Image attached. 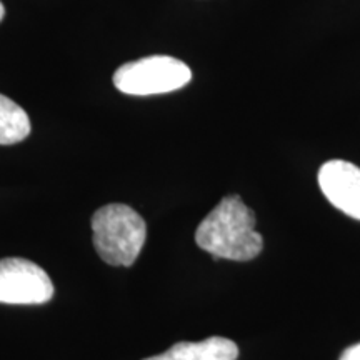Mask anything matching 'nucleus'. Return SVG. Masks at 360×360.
Returning a JSON list of instances; mask_svg holds the SVG:
<instances>
[{
  "label": "nucleus",
  "mask_w": 360,
  "mask_h": 360,
  "mask_svg": "<svg viewBox=\"0 0 360 360\" xmlns=\"http://www.w3.org/2000/svg\"><path fill=\"white\" fill-rule=\"evenodd\" d=\"M92 232L94 245L103 262L130 267L146 244L147 225L132 207L109 204L94 214Z\"/></svg>",
  "instance_id": "2"
},
{
  "label": "nucleus",
  "mask_w": 360,
  "mask_h": 360,
  "mask_svg": "<svg viewBox=\"0 0 360 360\" xmlns=\"http://www.w3.org/2000/svg\"><path fill=\"white\" fill-rule=\"evenodd\" d=\"M191 79L192 70L182 60L152 56L119 67L114 74V85L127 96H154L186 87Z\"/></svg>",
  "instance_id": "3"
},
{
  "label": "nucleus",
  "mask_w": 360,
  "mask_h": 360,
  "mask_svg": "<svg viewBox=\"0 0 360 360\" xmlns=\"http://www.w3.org/2000/svg\"><path fill=\"white\" fill-rule=\"evenodd\" d=\"M236 342L225 337H209L202 342H179L165 350L143 360H237Z\"/></svg>",
  "instance_id": "6"
},
{
  "label": "nucleus",
  "mask_w": 360,
  "mask_h": 360,
  "mask_svg": "<svg viewBox=\"0 0 360 360\" xmlns=\"http://www.w3.org/2000/svg\"><path fill=\"white\" fill-rule=\"evenodd\" d=\"M195 242L215 259H255L262 252L264 238L255 231V215L238 195H227L197 227Z\"/></svg>",
  "instance_id": "1"
},
{
  "label": "nucleus",
  "mask_w": 360,
  "mask_h": 360,
  "mask_svg": "<svg viewBox=\"0 0 360 360\" xmlns=\"http://www.w3.org/2000/svg\"><path fill=\"white\" fill-rule=\"evenodd\" d=\"M319 186L327 200L360 220V169L347 160H328L319 170Z\"/></svg>",
  "instance_id": "5"
},
{
  "label": "nucleus",
  "mask_w": 360,
  "mask_h": 360,
  "mask_svg": "<svg viewBox=\"0 0 360 360\" xmlns=\"http://www.w3.org/2000/svg\"><path fill=\"white\" fill-rule=\"evenodd\" d=\"M4 15H6V8H4V6H2V2H0V22H2V19H4Z\"/></svg>",
  "instance_id": "9"
},
{
  "label": "nucleus",
  "mask_w": 360,
  "mask_h": 360,
  "mask_svg": "<svg viewBox=\"0 0 360 360\" xmlns=\"http://www.w3.org/2000/svg\"><path fill=\"white\" fill-rule=\"evenodd\" d=\"M339 360H360V342L345 349Z\"/></svg>",
  "instance_id": "8"
},
{
  "label": "nucleus",
  "mask_w": 360,
  "mask_h": 360,
  "mask_svg": "<svg viewBox=\"0 0 360 360\" xmlns=\"http://www.w3.org/2000/svg\"><path fill=\"white\" fill-rule=\"evenodd\" d=\"M30 134L27 112L11 98L0 94V146H12L25 141Z\"/></svg>",
  "instance_id": "7"
},
{
  "label": "nucleus",
  "mask_w": 360,
  "mask_h": 360,
  "mask_svg": "<svg viewBox=\"0 0 360 360\" xmlns=\"http://www.w3.org/2000/svg\"><path fill=\"white\" fill-rule=\"evenodd\" d=\"M53 297V283L42 267L22 257L0 260V304L40 305Z\"/></svg>",
  "instance_id": "4"
}]
</instances>
